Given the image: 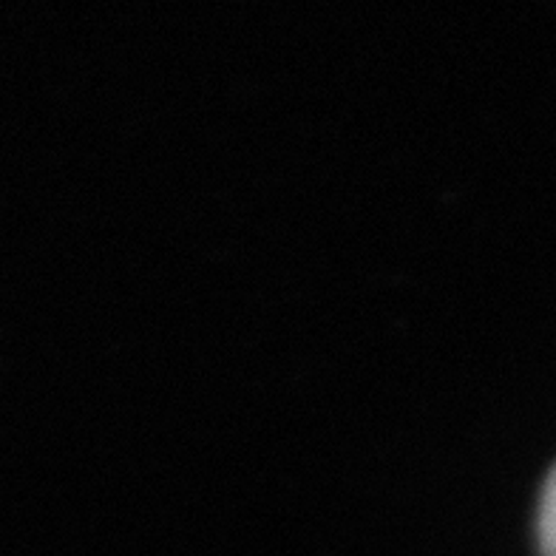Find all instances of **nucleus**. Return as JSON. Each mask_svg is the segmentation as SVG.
Returning <instances> with one entry per match:
<instances>
[{
	"mask_svg": "<svg viewBox=\"0 0 556 556\" xmlns=\"http://www.w3.org/2000/svg\"><path fill=\"white\" fill-rule=\"evenodd\" d=\"M540 548L542 556H556V466L551 471L540 503Z\"/></svg>",
	"mask_w": 556,
	"mask_h": 556,
	"instance_id": "1",
	"label": "nucleus"
}]
</instances>
